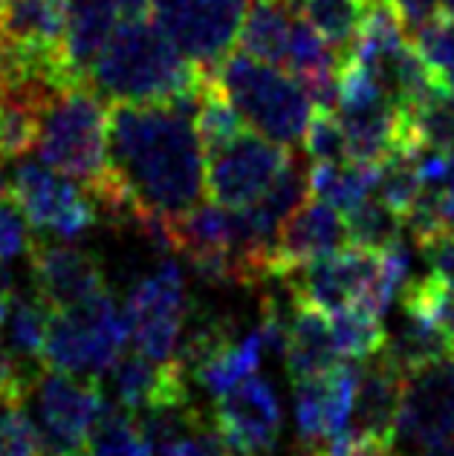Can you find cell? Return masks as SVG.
I'll return each mask as SVG.
<instances>
[{
    "mask_svg": "<svg viewBox=\"0 0 454 456\" xmlns=\"http://www.w3.org/2000/svg\"><path fill=\"white\" fill-rule=\"evenodd\" d=\"M111 165L136 206L162 217H180L200 206L206 188V148L197 122L169 102H113Z\"/></svg>",
    "mask_w": 454,
    "mask_h": 456,
    "instance_id": "obj_1",
    "label": "cell"
},
{
    "mask_svg": "<svg viewBox=\"0 0 454 456\" xmlns=\"http://www.w3.org/2000/svg\"><path fill=\"white\" fill-rule=\"evenodd\" d=\"M209 69L180 53L157 23L145 18L119 20L87 76V84L111 102L151 104L200 87Z\"/></svg>",
    "mask_w": 454,
    "mask_h": 456,
    "instance_id": "obj_2",
    "label": "cell"
},
{
    "mask_svg": "<svg viewBox=\"0 0 454 456\" xmlns=\"http://www.w3.org/2000/svg\"><path fill=\"white\" fill-rule=\"evenodd\" d=\"M211 76L260 136L284 148H293L307 136L316 107L293 73L246 53H232L211 69Z\"/></svg>",
    "mask_w": 454,
    "mask_h": 456,
    "instance_id": "obj_3",
    "label": "cell"
},
{
    "mask_svg": "<svg viewBox=\"0 0 454 456\" xmlns=\"http://www.w3.org/2000/svg\"><path fill=\"white\" fill-rule=\"evenodd\" d=\"M35 151L44 165L90 191L111 171V107L90 84L62 90L41 116Z\"/></svg>",
    "mask_w": 454,
    "mask_h": 456,
    "instance_id": "obj_4",
    "label": "cell"
},
{
    "mask_svg": "<svg viewBox=\"0 0 454 456\" xmlns=\"http://www.w3.org/2000/svg\"><path fill=\"white\" fill-rule=\"evenodd\" d=\"M130 338L125 309H119L111 292H99L50 318L44 364L81 379H102L113 370Z\"/></svg>",
    "mask_w": 454,
    "mask_h": 456,
    "instance_id": "obj_5",
    "label": "cell"
},
{
    "mask_svg": "<svg viewBox=\"0 0 454 456\" xmlns=\"http://www.w3.org/2000/svg\"><path fill=\"white\" fill-rule=\"evenodd\" d=\"M125 318L136 353L151 362H177L188 323V292L186 274L177 260H162L157 272L142 278L128 295Z\"/></svg>",
    "mask_w": 454,
    "mask_h": 456,
    "instance_id": "obj_6",
    "label": "cell"
},
{
    "mask_svg": "<svg viewBox=\"0 0 454 456\" xmlns=\"http://www.w3.org/2000/svg\"><path fill=\"white\" fill-rule=\"evenodd\" d=\"M9 194L27 214L32 228L50 232L62 243L85 237L99 217V208L90 194L44 162L23 159L9 179Z\"/></svg>",
    "mask_w": 454,
    "mask_h": 456,
    "instance_id": "obj_7",
    "label": "cell"
},
{
    "mask_svg": "<svg viewBox=\"0 0 454 456\" xmlns=\"http://www.w3.org/2000/svg\"><path fill=\"white\" fill-rule=\"evenodd\" d=\"M29 399L35 402L41 436L50 456H70L85 451V442L104 407V395L95 379L44 367L32 384Z\"/></svg>",
    "mask_w": 454,
    "mask_h": 456,
    "instance_id": "obj_8",
    "label": "cell"
},
{
    "mask_svg": "<svg viewBox=\"0 0 454 456\" xmlns=\"http://www.w3.org/2000/svg\"><path fill=\"white\" fill-rule=\"evenodd\" d=\"M246 6L249 0H151L157 27L209 73L241 35Z\"/></svg>",
    "mask_w": 454,
    "mask_h": 456,
    "instance_id": "obj_9",
    "label": "cell"
},
{
    "mask_svg": "<svg viewBox=\"0 0 454 456\" xmlns=\"http://www.w3.org/2000/svg\"><path fill=\"white\" fill-rule=\"evenodd\" d=\"M290 159V148L246 130L232 145L206 153V188L220 206L244 208L267 194Z\"/></svg>",
    "mask_w": 454,
    "mask_h": 456,
    "instance_id": "obj_10",
    "label": "cell"
},
{
    "mask_svg": "<svg viewBox=\"0 0 454 456\" xmlns=\"http://www.w3.org/2000/svg\"><path fill=\"white\" fill-rule=\"evenodd\" d=\"M362 362L344 358L327 376L295 381V430L304 453L353 428Z\"/></svg>",
    "mask_w": 454,
    "mask_h": 456,
    "instance_id": "obj_11",
    "label": "cell"
},
{
    "mask_svg": "<svg viewBox=\"0 0 454 456\" xmlns=\"http://www.w3.org/2000/svg\"><path fill=\"white\" fill-rule=\"evenodd\" d=\"M454 434V355L402 376L397 436L428 448Z\"/></svg>",
    "mask_w": 454,
    "mask_h": 456,
    "instance_id": "obj_12",
    "label": "cell"
},
{
    "mask_svg": "<svg viewBox=\"0 0 454 456\" xmlns=\"http://www.w3.org/2000/svg\"><path fill=\"white\" fill-rule=\"evenodd\" d=\"M214 425L232 442L237 456H267L281 436V402L272 384L260 376L244 379L218 395Z\"/></svg>",
    "mask_w": 454,
    "mask_h": 456,
    "instance_id": "obj_13",
    "label": "cell"
},
{
    "mask_svg": "<svg viewBox=\"0 0 454 456\" xmlns=\"http://www.w3.org/2000/svg\"><path fill=\"white\" fill-rule=\"evenodd\" d=\"M348 246L344 217L330 202L310 197L290 220L278 228L272 251V281H286L293 272Z\"/></svg>",
    "mask_w": 454,
    "mask_h": 456,
    "instance_id": "obj_14",
    "label": "cell"
},
{
    "mask_svg": "<svg viewBox=\"0 0 454 456\" xmlns=\"http://www.w3.org/2000/svg\"><path fill=\"white\" fill-rule=\"evenodd\" d=\"M32 281L35 295L53 312L70 309L87 297L104 292L102 263L70 243H32Z\"/></svg>",
    "mask_w": 454,
    "mask_h": 456,
    "instance_id": "obj_15",
    "label": "cell"
},
{
    "mask_svg": "<svg viewBox=\"0 0 454 456\" xmlns=\"http://www.w3.org/2000/svg\"><path fill=\"white\" fill-rule=\"evenodd\" d=\"M188 370L180 362H151L142 353H122L111 370L116 402L130 413L151 411L165 404H188Z\"/></svg>",
    "mask_w": 454,
    "mask_h": 456,
    "instance_id": "obj_16",
    "label": "cell"
},
{
    "mask_svg": "<svg viewBox=\"0 0 454 456\" xmlns=\"http://www.w3.org/2000/svg\"><path fill=\"white\" fill-rule=\"evenodd\" d=\"M284 358L286 373H290L293 381L327 376L344 362L325 312L304 301H295L290 321V344H286Z\"/></svg>",
    "mask_w": 454,
    "mask_h": 456,
    "instance_id": "obj_17",
    "label": "cell"
},
{
    "mask_svg": "<svg viewBox=\"0 0 454 456\" xmlns=\"http://www.w3.org/2000/svg\"><path fill=\"white\" fill-rule=\"evenodd\" d=\"M402 395V373L391 367L382 355L362 367L359 387H356L353 428L370 439L393 442L397 436V413Z\"/></svg>",
    "mask_w": 454,
    "mask_h": 456,
    "instance_id": "obj_18",
    "label": "cell"
},
{
    "mask_svg": "<svg viewBox=\"0 0 454 456\" xmlns=\"http://www.w3.org/2000/svg\"><path fill=\"white\" fill-rule=\"evenodd\" d=\"M67 32V0H6L0 44L21 50H58Z\"/></svg>",
    "mask_w": 454,
    "mask_h": 456,
    "instance_id": "obj_19",
    "label": "cell"
},
{
    "mask_svg": "<svg viewBox=\"0 0 454 456\" xmlns=\"http://www.w3.org/2000/svg\"><path fill=\"white\" fill-rule=\"evenodd\" d=\"M119 4L116 0H67V32L64 53L70 67L81 81H87L90 69L99 58L102 46L116 29Z\"/></svg>",
    "mask_w": 454,
    "mask_h": 456,
    "instance_id": "obj_20",
    "label": "cell"
},
{
    "mask_svg": "<svg viewBox=\"0 0 454 456\" xmlns=\"http://www.w3.org/2000/svg\"><path fill=\"white\" fill-rule=\"evenodd\" d=\"M298 15H301V0H255L237 35L241 53L275 67L284 64L286 50H290L293 20Z\"/></svg>",
    "mask_w": 454,
    "mask_h": 456,
    "instance_id": "obj_21",
    "label": "cell"
},
{
    "mask_svg": "<svg viewBox=\"0 0 454 456\" xmlns=\"http://www.w3.org/2000/svg\"><path fill=\"white\" fill-rule=\"evenodd\" d=\"M379 355L391 367H397L402 376H409L411 370H420L432 362H440V358L454 355V344L437 323L405 312V323L397 330L393 338H388Z\"/></svg>",
    "mask_w": 454,
    "mask_h": 456,
    "instance_id": "obj_22",
    "label": "cell"
},
{
    "mask_svg": "<svg viewBox=\"0 0 454 456\" xmlns=\"http://www.w3.org/2000/svg\"><path fill=\"white\" fill-rule=\"evenodd\" d=\"M264 358V344H260L258 330H252L244 338L232 341L229 346H223L220 353H214L209 362H202L194 373L197 384L209 395H223L232 387H237L244 379L255 376Z\"/></svg>",
    "mask_w": 454,
    "mask_h": 456,
    "instance_id": "obj_23",
    "label": "cell"
},
{
    "mask_svg": "<svg viewBox=\"0 0 454 456\" xmlns=\"http://www.w3.org/2000/svg\"><path fill=\"white\" fill-rule=\"evenodd\" d=\"M87 445L93 456H153L151 442L139 430L134 413L111 402H104L87 436Z\"/></svg>",
    "mask_w": 454,
    "mask_h": 456,
    "instance_id": "obj_24",
    "label": "cell"
},
{
    "mask_svg": "<svg viewBox=\"0 0 454 456\" xmlns=\"http://www.w3.org/2000/svg\"><path fill=\"white\" fill-rule=\"evenodd\" d=\"M50 318H53V309L46 306L38 295L35 297L15 295L9 318H6V344L21 358H27V362L44 364V346H46V332H50Z\"/></svg>",
    "mask_w": 454,
    "mask_h": 456,
    "instance_id": "obj_25",
    "label": "cell"
},
{
    "mask_svg": "<svg viewBox=\"0 0 454 456\" xmlns=\"http://www.w3.org/2000/svg\"><path fill=\"white\" fill-rule=\"evenodd\" d=\"M344 232H348V246L382 251L402 237V217L388 208L382 200H365L356 208L344 211Z\"/></svg>",
    "mask_w": 454,
    "mask_h": 456,
    "instance_id": "obj_26",
    "label": "cell"
},
{
    "mask_svg": "<svg viewBox=\"0 0 454 456\" xmlns=\"http://www.w3.org/2000/svg\"><path fill=\"white\" fill-rule=\"evenodd\" d=\"M333 338L339 344L342 358H353V362H367L382 353L388 344V332L382 327V318L370 315L359 306H348L330 315Z\"/></svg>",
    "mask_w": 454,
    "mask_h": 456,
    "instance_id": "obj_27",
    "label": "cell"
},
{
    "mask_svg": "<svg viewBox=\"0 0 454 456\" xmlns=\"http://www.w3.org/2000/svg\"><path fill=\"white\" fill-rule=\"evenodd\" d=\"M197 134L202 139L206 153L232 145L237 136L246 134V118L229 99H226V93L218 87V81H214L211 73H209L206 95H202V104L197 113Z\"/></svg>",
    "mask_w": 454,
    "mask_h": 456,
    "instance_id": "obj_28",
    "label": "cell"
},
{
    "mask_svg": "<svg viewBox=\"0 0 454 456\" xmlns=\"http://www.w3.org/2000/svg\"><path fill=\"white\" fill-rule=\"evenodd\" d=\"M370 0H304L301 12L325 38L344 53L356 44Z\"/></svg>",
    "mask_w": 454,
    "mask_h": 456,
    "instance_id": "obj_29",
    "label": "cell"
},
{
    "mask_svg": "<svg viewBox=\"0 0 454 456\" xmlns=\"http://www.w3.org/2000/svg\"><path fill=\"white\" fill-rule=\"evenodd\" d=\"M310 197H313L310 194V171H304L293 156L284 171L275 176V183L267 188V194L260 200H255V206L281 228Z\"/></svg>",
    "mask_w": 454,
    "mask_h": 456,
    "instance_id": "obj_30",
    "label": "cell"
},
{
    "mask_svg": "<svg viewBox=\"0 0 454 456\" xmlns=\"http://www.w3.org/2000/svg\"><path fill=\"white\" fill-rule=\"evenodd\" d=\"M411 46L428 64V69L440 78L454 69V18L437 15L411 38Z\"/></svg>",
    "mask_w": 454,
    "mask_h": 456,
    "instance_id": "obj_31",
    "label": "cell"
},
{
    "mask_svg": "<svg viewBox=\"0 0 454 456\" xmlns=\"http://www.w3.org/2000/svg\"><path fill=\"white\" fill-rule=\"evenodd\" d=\"M304 148L313 162H325V165L348 162V136H344L339 116L330 110H316L313 122L307 127Z\"/></svg>",
    "mask_w": 454,
    "mask_h": 456,
    "instance_id": "obj_32",
    "label": "cell"
},
{
    "mask_svg": "<svg viewBox=\"0 0 454 456\" xmlns=\"http://www.w3.org/2000/svg\"><path fill=\"white\" fill-rule=\"evenodd\" d=\"M29 248H32V237H29L27 214L12 200L9 188L0 191V260L9 263Z\"/></svg>",
    "mask_w": 454,
    "mask_h": 456,
    "instance_id": "obj_33",
    "label": "cell"
},
{
    "mask_svg": "<svg viewBox=\"0 0 454 456\" xmlns=\"http://www.w3.org/2000/svg\"><path fill=\"white\" fill-rule=\"evenodd\" d=\"M290 321L284 315L275 297H264L260 306V321H258V335L264 344V353L269 355H286V344H290Z\"/></svg>",
    "mask_w": 454,
    "mask_h": 456,
    "instance_id": "obj_34",
    "label": "cell"
},
{
    "mask_svg": "<svg viewBox=\"0 0 454 456\" xmlns=\"http://www.w3.org/2000/svg\"><path fill=\"white\" fill-rule=\"evenodd\" d=\"M397 12V18L402 20V29L409 38H414L428 20L437 18V12L443 9V0H388Z\"/></svg>",
    "mask_w": 454,
    "mask_h": 456,
    "instance_id": "obj_35",
    "label": "cell"
},
{
    "mask_svg": "<svg viewBox=\"0 0 454 456\" xmlns=\"http://www.w3.org/2000/svg\"><path fill=\"white\" fill-rule=\"evenodd\" d=\"M423 255L428 260V266H432V274H437L440 281L454 289V232H446L434 237L432 243H425Z\"/></svg>",
    "mask_w": 454,
    "mask_h": 456,
    "instance_id": "obj_36",
    "label": "cell"
},
{
    "mask_svg": "<svg viewBox=\"0 0 454 456\" xmlns=\"http://www.w3.org/2000/svg\"><path fill=\"white\" fill-rule=\"evenodd\" d=\"M12 301H15V278H12L6 263L0 260V327H4L9 318Z\"/></svg>",
    "mask_w": 454,
    "mask_h": 456,
    "instance_id": "obj_37",
    "label": "cell"
},
{
    "mask_svg": "<svg viewBox=\"0 0 454 456\" xmlns=\"http://www.w3.org/2000/svg\"><path fill=\"white\" fill-rule=\"evenodd\" d=\"M423 456H454V434L449 439H440L434 445L423 448Z\"/></svg>",
    "mask_w": 454,
    "mask_h": 456,
    "instance_id": "obj_38",
    "label": "cell"
},
{
    "mask_svg": "<svg viewBox=\"0 0 454 456\" xmlns=\"http://www.w3.org/2000/svg\"><path fill=\"white\" fill-rule=\"evenodd\" d=\"M446 220H449V228L454 232V179L446 188Z\"/></svg>",
    "mask_w": 454,
    "mask_h": 456,
    "instance_id": "obj_39",
    "label": "cell"
},
{
    "mask_svg": "<svg viewBox=\"0 0 454 456\" xmlns=\"http://www.w3.org/2000/svg\"><path fill=\"white\" fill-rule=\"evenodd\" d=\"M440 84H443L449 93H454V69H451V73H446V76H440Z\"/></svg>",
    "mask_w": 454,
    "mask_h": 456,
    "instance_id": "obj_40",
    "label": "cell"
},
{
    "mask_svg": "<svg viewBox=\"0 0 454 456\" xmlns=\"http://www.w3.org/2000/svg\"><path fill=\"white\" fill-rule=\"evenodd\" d=\"M443 15L454 18V0H443Z\"/></svg>",
    "mask_w": 454,
    "mask_h": 456,
    "instance_id": "obj_41",
    "label": "cell"
},
{
    "mask_svg": "<svg viewBox=\"0 0 454 456\" xmlns=\"http://www.w3.org/2000/svg\"><path fill=\"white\" fill-rule=\"evenodd\" d=\"M70 456H93V453H85V451H76V453H70Z\"/></svg>",
    "mask_w": 454,
    "mask_h": 456,
    "instance_id": "obj_42",
    "label": "cell"
},
{
    "mask_svg": "<svg viewBox=\"0 0 454 456\" xmlns=\"http://www.w3.org/2000/svg\"><path fill=\"white\" fill-rule=\"evenodd\" d=\"M4 4H6V0H0V12H4Z\"/></svg>",
    "mask_w": 454,
    "mask_h": 456,
    "instance_id": "obj_43",
    "label": "cell"
},
{
    "mask_svg": "<svg viewBox=\"0 0 454 456\" xmlns=\"http://www.w3.org/2000/svg\"><path fill=\"white\" fill-rule=\"evenodd\" d=\"M301 4H304V0H301Z\"/></svg>",
    "mask_w": 454,
    "mask_h": 456,
    "instance_id": "obj_44",
    "label": "cell"
}]
</instances>
